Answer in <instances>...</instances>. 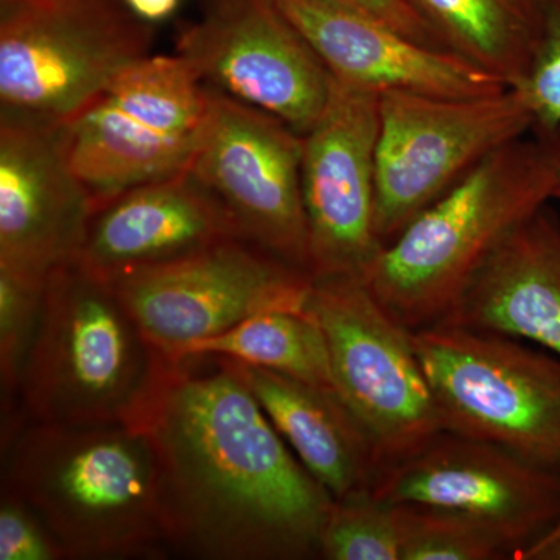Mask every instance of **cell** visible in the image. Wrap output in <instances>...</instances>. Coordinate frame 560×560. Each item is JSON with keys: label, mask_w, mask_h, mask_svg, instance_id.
I'll list each match as a JSON object with an SVG mask.
<instances>
[{"label": "cell", "mask_w": 560, "mask_h": 560, "mask_svg": "<svg viewBox=\"0 0 560 560\" xmlns=\"http://www.w3.org/2000/svg\"><path fill=\"white\" fill-rule=\"evenodd\" d=\"M168 550L202 560L319 559L334 497L219 357L172 360L145 423Z\"/></svg>", "instance_id": "1"}, {"label": "cell", "mask_w": 560, "mask_h": 560, "mask_svg": "<svg viewBox=\"0 0 560 560\" xmlns=\"http://www.w3.org/2000/svg\"><path fill=\"white\" fill-rule=\"evenodd\" d=\"M3 440L2 492L24 501L70 560L168 555L160 467L142 425L14 420Z\"/></svg>", "instance_id": "2"}, {"label": "cell", "mask_w": 560, "mask_h": 560, "mask_svg": "<svg viewBox=\"0 0 560 560\" xmlns=\"http://www.w3.org/2000/svg\"><path fill=\"white\" fill-rule=\"evenodd\" d=\"M171 364L113 283L72 261L47 279L13 420L143 427Z\"/></svg>", "instance_id": "3"}, {"label": "cell", "mask_w": 560, "mask_h": 560, "mask_svg": "<svg viewBox=\"0 0 560 560\" xmlns=\"http://www.w3.org/2000/svg\"><path fill=\"white\" fill-rule=\"evenodd\" d=\"M552 198L544 147L533 136L514 140L383 246L363 282L407 329L441 323L493 250Z\"/></svg>", "instance_id": "4"}, {"label": "cell", "mask_w": 560, "mask_h": 560, "mask_svg": "<svg viewBox=\"0 0 560 560\" xmlns=\"http://www.w3.org/2000/svg\"><path fill=\"white\" fill-rule=\"evenodd\" d=\"M154 38L124 0H0V120L66 124Z\"/></svg>", "instance_id": "5"}, {"label": "cell", "mask_w": 560, "mask_h": 560, "mask_svg": "<svg viewBox=\"0 0 560 560\" xmlns=\"http://www.w3.org/2000/svg\"><path fill=\"white\" fill-rule=\"evenodd\" d=\"M442 430L560 474V359L529 342L441 320L412 330Z\"/></svg>", "instance_id": "6"}, {"label": "cell", "mask_w": 560, "mask_h": 560, "mask_svg": "<svg viewBox=\"0 0 560 560\" xmlns=\"http://www.w3.org/2000/svg\"><path fill=\"white\" fill-rule=\"evenodd\" d=\"M212 91L175 55L143 58L65 124L70 165L94 206L189 171Z\"/></svg>", "instance_id": "7"}, {"label": "cell", "mask_w": 560, "mask_h": 560, "mask_svg": "<svg viewBox=\"0 0 560 560\" xmlns=\"http://www.w3.org/2000/svg\"><path fill=\"white\" fill-rule=\"evenodd\" d=\"M533 116L514 88L486 97L381 95L375 228L388 245L490 154L530 135Z\"/></svg>", "instance_id": "8"}, {"label": "cell", "mask_w": 560, "mask_h": 560, "mask_svg": "<svg viewBox=\"0 0 560 560\" xmlns=\"http://www.w3.org/2000/svg\"><path fill=\"white\" fill-rule=\"evenodd\" d=\"M307 312L326 338L335 390L370 434L382 469L441 433L412 330L363 279H313Z\"/></svg>", "instance_id": "9"}, {"label": "cell", "mask_w": 560, "mask_h": 560, "mask_svg": "<svg viewBox=\"0 0 560 560\" xmlns=\"http://www.w3.org/2000/svg\"><path fill=\"white\" fill-rule=\"evenodd\" d=\"M147 338L171 360L261 312L307 311L313 278L238 237L109 280Z\"/></svg>", "instance_id": "10"}, {"label": "cell", "mask_w": 560, "mask_h": 560, "mask_svg": "<svg viewBox=\"0 0 560 560\" xmlns=\"http://www.w3.org/2000/svg\"><path fill=\"white\" fill-rule=\"evenodd\" d=\"M176 54L202 83L304 136L326 109L331 77L276 0H201Z\"/></svg>", "instance_id": "11"}, {"label": "cell", "mask_w": 560, "mask_h": 560, "mask_svg": "<svg viewBox=\"0 0 560 560\" xmlns=\"http://www.w3.org/2000/svg\"><path fill=\"white\" fill-rule=\"evenodd\" d=\"M301 164V135L212 91L208 128L189 171L220 202L238 238L311 275Z\"/></svg>", "instance_id": "12"}, {"label": "cell", "mask_w": 560, "mask_h": 560, "mask_svg": "<svg viewBox=\"0 0 560 560\" xmlns=\"http://www.w3.org/2000/svg\"><path fill=\"white\" fill-rule=\"evenodd\" d=\"M378 120V95L331 79L326 109L302 136L313 279H363L383 248L375 228Z\"/></svg>", "instance_id": "13"}, {"label": "cell", "mask_w": 560, "mask_h": 560, "mask_svg": "<svg viewBox=\"0 0 560 560\" xmlns=\"http://www.w3.org/2000/svg\"><path fill=\"white\" fill-rule=\"evenodd\" d=\"M371 492L390 504H427L480 518L511 541L517 558L560 518L558 471L447 430L383 467Z\"/></svg>", "instance_id": "14"}, {"label": "cell", "mask_w": 560, "mask_h": 560, "mask_svg": "<svg viewBox=\"0 0 560 560\" xmlns=\"http://www.w3.org/2000/svg\"><path fill=\"white\" fill-rule=\"evenodd\" d=\"M92 210L65 124L0 120V270L47 282L79 259Z\"/></svg>", "instance_id": "15"}, {"label": "cell", "mask_w": 560, "mask_h": 560, "mask_svg": "<svg viewBox=\"0 0 560 560\" xmlns=\"http://www.w3.org/2000/svg\"><path fill=\"white\" fill-rule=\"evenodd\" d=\"M318 55L331 79L381 95L388 92L474 98L508 90L451 51L433 49L385 22L330 0H276Z\"/></svg>", "instance_id": "16"}, {"label": "cell", "mask_w": 560, "mask_h": 560, "mask_svg": "<svg viewBox=\"0 0 560 560\" xmlns=\"http://www.w3.org/2000/svg\"><path fill=\"white\" fill-rule=\"evenodd\" d=\"M237 237L226 212L190 171L94 206L77 261L113 280L186 259Z\"/></svg>", "instance_id": "17"}, {"label": "cell", "mask_w": 560, "mask_h": 560, "mask_svg": "<svg viewBox=\"0 0 560 560\" xmlns=\"http://www.w3.org/2000/svg\"><path fill=\"white\" fill-rule=\"evenodd\" d=\"M444 320L533 342L560 359V220L537 210L482 265Z\"/></svg>", "instance_id": "18"}, {"label": "cell", "mask_w": 560, "mask_h": 560, "mask_svg": "<svg viewBox=\"0 0 560 560\" xmlns=\"http://www.w3.org/2000/svg\"><path fill=\"white\" fill-rule=\"evenodd\" d=\"M219 359L248 385L291 452L335 501L370 492L381 459L370 434L337 390Z\"/></svg>", "instance_id": "19"}, {"label": "cell", "mask_w": 560, "mask_h": 560, "mask_svg": "<svg viewBox=\"0 0 560 560\" xmlns=\"http://www.w3.org/2000/svg\"><path fill=\"white\" fill-rule=\"evenodd\" d=\"M445 50L521 86L544 31L541 0H411Z\"/></svg>", "instance_id": "20"}, {"label": "cell", "mask_w": 560, "mask_h": 560, "mask_svg": "<svg viewBox=\"0 0 560 560\" xmlns=\"http://www.w3.org/2000/svg\"><path fill=\"white\" fill-rule=\"evenodd\" d=\"M200 355L226 357L308 385L335 389L326 338L307 311L257 313L224 334L195 342L176 360Z\"/></svg>", "instance_id": "21"}, {"label": "cell", "mask_w": 560, "mask_h": 560, "mask_svg": "<svg viewBox=\"0 0 560 560\" xmlns=\"http://www.w3.org/2000/svg\"><path fill=\"white\" fill-rule=\"evenodd\" d=\"M397 510L401 560H497L515 552L500 530L463 512L418 503Z\"/></svg>", "instance_id": "22"}, {"label": "cell", "mask_w": 560, "mask_h": 560, "mask_svg": "<svg viewBox=\"0 0 560 560\" xmlns=\"http://www.w3.org/2000/svg\"><path fill=\"white\" fill-rule=\"evenodd\" d=\"M319 559L401 560L397 504L361 492L337 500L320 534Z\"/></svg>", "instance_id": "23"}, {"label": "cell", "mask_w": 560, "mask_h": 560, "mask_svg": "<svg viewBox=\"0 0 560 560\" xmlns=\"http://www.w3.org/2000/svg\"><path fill=\"white\" fill-rule=\"evenodd\" d=\"M44 289L46 282L0 270V378L7 411L11 401L18 400L22 370L38 329Z\"/></svg>", "instance_id": "24"}, {"label": "cell", "mask_w": 560, "mask_h": 560, "mask_svg": "<svg viewBox=\"0 0 560 560\" xmlns=\"http://www.w3.org/2000/svg\"><path fill=\"white\" fill-rule=\"evenodd\" d=\"M544 2V31L521 86L533 116L530 132L560 124V0Z\"/></svg>", "instance_id": "25"}, {"label": "cell", "mask_w": 560, "mask_h": 560, "mask_svg": "<svg viewBox=\"0 0 560 560\" xmlns=\"http://www.w3.org/2000/svg\"><path fill=\"white\" fill-rule=\"evenodd\" d=\"M65 551L47 526L18 497L2 492L0 560H62Z\"/></svg>", "instance_id": "26"}, {"label": "cell", "mask_w": 560, "mask_h": 560, "mask_svg": "<svg viewBox=\"0 0 560 560\" xmlns=\"http://www.w3.org/2000/svg\"><path fill=\"white\" fill-rule=\"evenodd\" d=\"M330 2L340 3V5L361 11L368 16L385 22L420 44L448 51L442 46L441 40L431 31L425 20L420 16L411 0H330Z\"/></svg>", "instance_id": "27"}, {"label": "cell", "mask_w": 560, "mask_h": 560, "mask_svg": "<svg viewBox=\"0 0 560 560\" xmlns=\"http://www.w3.org/2000/svg\"><path fill=\"white\" fill-rule=\"evenodd\" d=\"M530 136L539 140L545 153H547L552 178H555V198H560V124L544 128V130L533 131Z\"/></svg>", "instance_id": "28"}, {"label": "cell", "mask_w": 560, "mask_h": 560, "mask_svg": "<svg viewBox=\"0 0 560 560\" xmlns=\"http://www.w3.org/2000/svg\"><path fill=\"white\" fill-rule=\"evenodd\" d=\"M132 13L138 14L143 21L153 22L172 16L178 7L179 0H124Z\"/></svg>", "instance_id": "29"}, {"label": "cell", "mask_w": 560, "mask_h": 560, "mask_svg": "<svg viewBox=\"0 0 560 560\" xmlns=\"http://www.w3.org/2000/svg\"><path fill=\"white\" fill-rule=\"evenodd\" d=\"M521 559L525 560H560V534L555 539L539 541L530 545L522 552Z\"/></svg>", "instance_id": "30"}, {"label": "cell", "mask_w": 560, "mask_h": 560, "mask_svg": "<svg viewBox=\"0 0 560 560\" xmlns=\"http://www.w3.org/2000/svg\"><path fill=\"white\" fill-rule=\"evenodd\" d=\"M559 534H560V518H559L558 523H556V525L552 526V528L550 530H548L547 534H545L544 537H540V539L537 541H534V544H539V541L555 539V537H558ZM529 547H530V545H529ZM523 551H525V550H523Z\"/></svg>", "instance_id": "31"}]
</instances>
